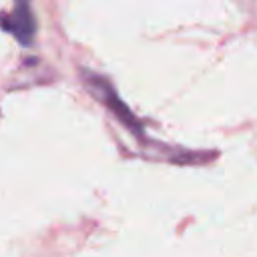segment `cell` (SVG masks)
I'll use <instances>...</instances> for the list:
<instances>
[{"label":"cell","instance_id":"cell-1","mask_svg":"<svg viewBox=\"0 0 257 257\" xmlns=\"http://www.w3.org/2000/svg\"><path fill=\"white\" fill-rule=\"evenodd\" d=\"M2 26L12 32V36L20 44H30L34 40L36 32V22L30 10V0H14V12L10 14L8 20H2Z\"/></svg>","mask_w":257,"mask_h":257},{"label":"cell","instance_id":"cell-2","mask_svg":"<svg viewBox=\"0 0 257 257\" xmlns=\"http://www.w3.org/2000/svg\"><path fill=\"white\" fill-rule=\"evenodd\" d=\"M90 88H92V92H94V96H98V98H102L104 102H106V106L122 120V122H126V124H131L133 126V131H137L139 128V122L135 120V116L131 114V110L116 98V94L112 92V88L106 84V82H102L100 78H92L90 80Z\"/></svg>","mask_w":257,"mask_h":257}]
</instances>
